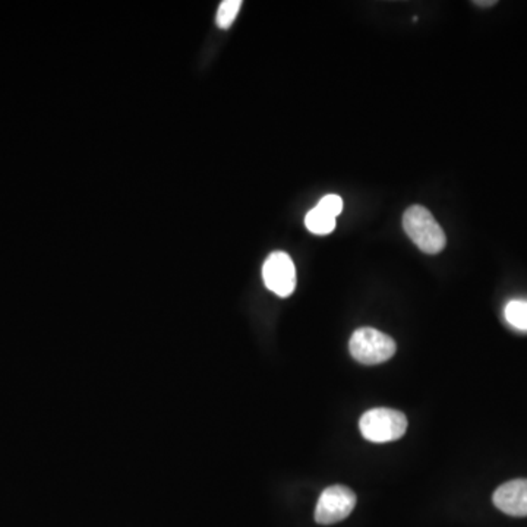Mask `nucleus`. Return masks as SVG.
Segmentation results:
<instances>
[{"label":"nucleus","mask_w":527,"mask_h":527,"mask_svg":"<svg viewBox=\"0 0 527 527\" xmlns=\"http://www.w3.org/2000/svg\"><path fill=\"white\" fill-rule=\"evenodd\" d=\"M305 226L315 235H330L335 229V217H331L320 208H312L305 217Z\"/></svg>","instance_id":"obj_7"},{"label":"nucleus","mask_w":527,"mask_h":527,"mask_svg":"<svg viewBox=\"0 0 527 527\" xmlns=\"http://www.w3.org/2000/svg\"><path fill=\"white\" fill-rule=\"evenodd\" d=\"M356 505V495L352 489L343 485H333L324 489L315 508V522L320 524L339 523L351 516Z\"/></svg>","instance_id":"obj_4"},{"label":"nucleus","mask_w":527,"mask_h":527,"mask_svg":"<svg viewBox=\"0 0 527 527\" xmlns=\"http://www.w3.org/2000/svg\"><path fill=\"white\" fill-rule=\"evenodd\" d=\"M242 2L240 0H224L219 6L217 11V25L223 30H228L231 24L235 23L236 16L240 11Z\"/></svg>","instance_id":"obj_9"},{"label":"nucleus","mask_w":527,"mask_h":527,"mask_svg":"<svg viewBox=\"0 0 527 527\" xmlns=\"http://www.w3.org/2000/svg\"><path fill=\"white\" fill-rule=\"evenodd\" d=\"M316 207L323 210L324 212L330 214L331 217H337L339 214H342L343 212V200L340 195L328 193L325 197L321 198V201L316 204Z\"/></svg>","instance_id":"obj_10"},{"label":"nucleus","mask_w":527,"mask_h":527,"mask_svg":"<svg viewBox=\"0 0 527 527\" xmlns=\"http://www.w3.org/2000/svg\"><path fill=\"white\" fill-rule=\"evenodd\" d=\"M494 504L508 516L527 517V479L510 481L496 489Z\"/></svg>","instance_id":"obj_6"},{"label":"nucleus","mask_w":527,"mask_h":527,"mask_svg":"<svg viewBox=\"0 0 527 527\" xmlns=\"http://www.w3.org/2000/svg\"><path fill=\"white\" fill-rule=\"evenodd\" d=\"M361 434L371 443H391L401 438L408 429V419L394 409H371L359 422Z\"/></svg>","instance_id":"obj_2"},{"label":"nucleus","mask_w":527,"mask_h":527,"mask_svg":"<svg viewBox=\"0 0 527 527\" xmlns=\"http://www.w3.org/2000/svg\"><path fill=\"white\" fill-rule=\"evenodd\" d=\"M476 5H495L496 2H475Z\"/></svg>","instance_id":"obj_11"},{"label":"nucleus","mask_w":527,"mask_h":527,"mask_svg":"<svg viewBox=\"0 0 527 527\" xmlns=\"http://www.w3.org/2000/svg\"><path fill=\"white\" fill-rule=\"evenodd\" d=\"M262 278L267 289L280 297H289L296 289V268L286 252H273L264 262Z\"/></svg>","instance_id":"obj_5"},{"label":"nucleus","mask_w":527,"mask_h":527,"mask_svg":"<svg viewBox=\"0 0 527 527\" xmlns=\"http://www.w3.org/2000/svg\"><path fill=\"white\" fill-rule=\"evenodd\" d=\"M403 229L416 247L425 254H439L446 248L447 238L443 228L422 205H412L403 216Z\"/></svg>","instance_id":"obj_1"},{"label":"nucleus","mask_w":527,"mask_h":527,"mask_svg":"<svg viewBox=\"0 0 527 527\" xmlns=\"http://www.w3.org/2000/svg\"><path fill=\"white\" fill-rule=\"evenodd\" d=\"M504 318L513 328L527 331V299H513L505 305Z\"/></svg>","instance_id":"obj_8"},{"label":"nucleus","mask_w":527,"mask_h":527,"mask_svg":"<svg viewBox=\"0 0 527 527\" xmlns=\"http://www.w3.org/2000/svg\"><path fill=\"white\" fill-rule=\"evenodd\" d=\"M396 342L390 335L375 328H359L352 334L349 351L359 363L378 365L393 358Z\"/></svg>","instance_id":"obj_3"}]
</instances>
